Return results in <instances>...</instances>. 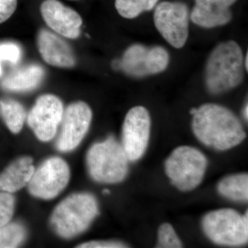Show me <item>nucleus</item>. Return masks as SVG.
Returning a JSON list of instances; mask_svg holds the SVG:
<instances>
[{
    "label": "nucleus",
    "mask_w": 248,
    "mask_h": 248,
    "mask_svg": "<svg viewBox=\"0 0 248 248\" xmlns=\"http://www.w3.org/2000/svg\"><path fill=\"white\" fill-rule=\"evenodd\" d=\"M192 128L196 138L205 146L227 151L238 146L246 138L242 124L232 111L215 104L192 108Z\"/></svg>",
    "instance_id": "f257e3e1"
},
{
    "label": "nucleus",
    "mask_w": 248,
    "mask_h": 248,
    "mask_svg": "<svg viewBox=\"0 0 248 248\" xmlns=\"http://www.w3.org/2000/svg\"><path fill=\"white\" fill-rule=\"evenodd\" d=\"M244 55L234 41L223 42L215 47L208 62L205 82L213 94H221L239 86L244 78Z\"/></svg>",
    "instance_id": "f03ea898"
},
{
    "label": "nucleus",
    "mask_w": 248,
    "mask_h": 248,
    "mask_svg": "<svg viewBox=\"0 0 248 248\" xmlns=\"http://www.w3.org/2000/svg\"><path fill=\"white\" fill-rule=\"evenodd\" d=\"M98 212L97 200L93 195L75 194L62 201L55 209L52 226L62 237L72 238L86 231Z\"/></svg>",
    "instance_id": "7ed1b4c3"
},
{
    "label": "nucleus",
    "mask_w": 248,
    "mask_h": 248,
    "mask_svg": "<svg viewBox=\"0 0 248 248\" xmlns=\"http://www.w3.org/2000/svg\"><path fill=\"white\" fill-rule=\"evenodd\" d=\"M86 160L91 177L98 182L116 184L128 174L130 161L122 144L112 137L93 145Z\"/></svg>",
    "instance_id": "20e7f679"
},
{
    "label": "nucleus",
    "mask_w": 248,
    "mask_h": 248,
    "mask_svg": "<svg viewBox=\"0 0 248 248\" xmlns=\"http://www.w3.org/2000/svg\"><path fill=\"white\" fill-rule=\"evenodd\" d=\"M208 166V159L197 148L179 146L165 163L166 174L179 190L190 191L200 185Z\"/></svg>",
    "instance_id": "39448f33"
},
{
    "label": "nucleus",
    "mask_w": 248,
    "mask_h": 248,
    "mask_svg": "<svg viewBox=\"0 0 248 248\" xmlns=\"http://www.w3.org/2000/svg\"><path fill=\"white\" fill-rule=\"evenodd\" d=\"M202 224L204 233L215 244L238 246L248 243V211L242 216L233 209L214 210L203 217Z\"/></svg>",
    "instance_id": "423d86ee"
},
{
    "label": "nucleus",
    "mask_w": 248,
    "mask_h": 248,
    "mask_svg": "<svg viewBox=\"0 0 248 248\" xmlns=\"http://www.w3.org/2000/svg\"><path fill=\"white\" fill-rule=\"evenodd\" d=\"M188 9L182 2L160 3L154 14V22L159 33L176 48L186 45L188 37Z\"/></svg>",
    "instance_id": "0eeeda50"
},
{
    "label": "nucleus",
    "mask_w": 248,
    "mask_h": 248,
    "mask_svg": "<svg viewBox=\"0 0 248 248\" xmlns=\"http://www.w3.org/2000/svg\"><path fill=\"white\" fill-rule=\"evenodd\" d=\"M69 178L66 161L60 157L50 158L34 172L28 184L29 192L34 197L51 200L66 187Z\"/></svg>",
    "instance_id": "6e6552de"
},
{
    "label": "nucleus",
    "mask_w": 248,
    "mask_h": 248,
    "mask_svg": "<svg viewBox=\"0 0 248 248\" xmlns=\"http://www.w3.org/2000/svg\"><path fill=\"white\" fill-rule=\"evenodd\" d=\"M151 128V116L146 108L135 107L128 111L124 122L122 146L129 161H138L144 155Z\"/></svg>",
    "instance_id": "1a4fd4ad"
},
{
    "label": "nucleus",
    "mask_w": 248,
    "mask_h": 248,
    "mask_svg": "<svg viewBox=\"0 0 248 248\" xmlns=\"http://www.w3.org/2000/svg\"><path fill=\"white\" fill-rule=\"evenodd\" d=\"M169 63V53L163 47L135 45L125 50L120 68L129 76L145 77L164 71Z\"/></svg>",
    "instance_id": "9d476101"
},
{
    "label": "nucleus",
    "mask_w": 248,
    "mask_h": 248,
    "mask_svg": "<svg viewBox=\"0 0 248 248\" xmlns=\"http://www.w3.org/2000/svg\"><path fill=\"white\" fill-rule=\"evenodd\" d=\"M63 115V104L53 94H45L37 99L28 116V124L37 138L48 141L55 137Z\"/></svg>",
    "instance_id": "9b49d317"
},
{
    "label": "nucleus",
    "mask_w": 248,
    "mask_h": 248,
    "mask_svg": "<svg viewBox=\"0 0 248 248\" xmlns=\"http://www.w3.org/2000/svg\"><path fill=\"white\" fill-rule=\"evenodd\" d=\"M91 120L92 111L86 103H74L67 108L56 144L59 151H71L78 146L89 130Z\"/></svg>",
    "instance_id": "f8f14e48"
},
{
    "label": "nucleus",
    "mask_w": 248,
    "mask_h": 248,
    "mask_svg": "<svg viewBox=\"0 0 248 248\" xmlns=\"http://www.w3.org/2000/svg\"><path fill=\"white\" fill-rule=\"evenodd\" d=\"M44 20L50 29L67 38L79 37L82 19L78 13L57 0H46L41 5Z\"/></svg>",
    "instance_id": "ddd939ff"
},
{
    "label": "nucleus",
    "mask_w": 248,
    "mask_h": 248,
    "mask_svg": "<svg viewBox=\"0 0 248 248\" xmlns=\"http://www.w3.org/2000/svg\"><path fill=\"white\" fill-rule=\"evenodd\" d=\"M237 0H195L191 19L197 25L214 28L225 25L232 19L230 8Z\"/></svg>",
    "instance_id": "4468645a"
},
{
    "label": "nucleus",
    "mask_w": 248,
    "mask_h": 248,
    "mask_svg": "<svg viewBox=\"0 0 248 248\" xmlns=\"http://www.w3.org/2000/svg\"><path fill=\"white\" fill-rule=\"evenodd\" d=\"M37 45L42 58L48 64L62 68H70L76 64V58L71 47L55 34L41 31Z\"/></svg>",
    "instance_id": "2eb2a0df"
},
{
    "label": "nucleus",
    "mask_w": 248,
    "mask_h": 248,
    "mask_svg": "<svg viewBox=\"0 0 248 248\" xmlns=\"http://www.w3.org/2000/svg\"><path fill=\"white\" fill-rule=\"evenodd\" d=\"M34 172L31 158L16 160L0 174V190L9 193L17 192L29 184Z\"/></svg>",
    "instance_id": "dca6fc26"
},
{
    "label": "nucleus",
    "mask_w": 248,
    "mask_h": 248,
    "mask_svg": "<svg viewBox=\"0 0 248 248\" xmlns=\"http://www.w3.org/2000/svg\"><path fill=\"white\" fill-rule=\"evenodd\" d=\"M45 72L42 67L31 65L11 73L1 81V87L14 92H24L35 89L40 84Z\"/></svg>",
    "instance_id": "f3484780"
},
{
    "label": "nucleus",
    "mask_w": 248,
    "mask_h": 248,
    "mask_svg": "<svg viewBox=\"0 0 248 248\" xmlns=\"http://www.w3.org/2000/svg\"><path fill=\"white\" fill-rule=\"evenodd\" d=\"M218 193L229 200L247 202L248 200V175L232 174L223 178L217 185Z\"/></svg>",
    "instance_id": "a211bd4d"
},
{
    "label": "nucleus",
    "mask_w": 248,
    "mask_h": 248,
    "mask_svg": "<svg viewBox=\"0 0 248 248\" xmlns=\"http://www.w3.org/2000/svg\"><path fill=\"white\" fill-rule=\"evenodd\" d=\"M0 109L9 130L15 134L19 133L26 119V111L24 107L16 101L4 99L0 101Z\"/></svg>",
    "instance_id": "6ab92c4d"
},
{
    "label": "nucleus",
    "mask_w": 248,
    "mask_h": 248,
    "mask_svg": "<svg viewBox=\"0 0 248 248\" xmlns=\"http://www.w3.org/2000/svg\"><path fill=\"white\" fill-rule=\"evenodd\" d=\"M159 0H115L119 14L127 19L138 17L144 11H151Z\"/></svg>",
    "instance_id": "aec40b11"
},
{
    "label": "nucleus",
    "mask_w": 248,
    "mask_h": 248,
    "mask_svg": "<svg viewBox=\"0 0 248 248\" xmlns=\"http://www.w3.org/2000/svg\"><path fill=\"white\" fill-rule=\"evenodd\" d=\"M27 235L25 228L14 223L0 227V248H17L24 241Z\"/></svg>",
    "instance_id": "412c9836"
},
{
    "label": "nucleus",
    "mask_w": 248,
    "mask_h": 248,
    "mask_svg": "<svg viewBox=\"0 0 248 248\" xmlns=\"http://www.w3.org/2000/svg\"><path fill=\"white\" fill-rule=\"evenodd\" d=\"M157 248H182V244L177 233L170 223H164L158 231Z\"/></svg>",
    "instance_id": "4be33fe9"
},
{
    "label": "nucleus",
    "mask_w": 248,
    "mask_h": 248,
    "mask_svg": "<svg viewBox=\"0 0 248 248\" xmlns=\"http://www.w3.org/2000/svg\"><path fill=\"white\" fill-rule=\"evenodd\" d=\"M15 198L11 193L0 192V227L8 224L14 215Z\"/></svg>",
    "instance_id": "5701e85b"
},
{
    "label": "nucleus",
    "mask_w": 248,
    "mask_h": 248,
    "mask_svg": "<svg viewBox=\"0 0 248 248\" xmlns=\"http://www.w3.org/2000/svg\"><path fill=\"white\" fill-rule=\"evenodd\" d=\"M21 58V49L14 43L0 44V76L2 73L1 62L7 61L16 63Z\"/></svg>",
    "instance_id": "b1692460"
},
{
    "label": "nucleus",
    "mask_w": 248,
    "mask_h": 248,
    "mask_svg": "<svg viewBox=\"0 0 248 248\" xmlns=\"http://www.w3.org/2000/svg\"><path fill=\"white\" fill-rule=\"evenodd\" d=\"M17 4V0H0V24L7 20L14 14Z\"/></svg>",
    "instance_id": "393cba45"
},
{
    "label": "nucleus",
    "mask_w": 248,
    "mask_h": 248,
    "mask_svg": "<svg viewBox=\"0 0 248 248\" xmlns=\"http://www.w3.org/2000/svg\"><path fill=\"white\" fill-rule=\"evenodd\" d=\"M78 248H127L125 244L113 241H91L80 245Z\"/></svg>",
    "instance_id": "a878e982"
},
{
    "label": "nucleus",
    "mask_w": 248,
    "mask_h": 248,
    "mask_svg": "<svg viewBox=\"0 0 248 248\" xmlns=\"http://www.w3.org/2000/svg\"><path fill=\"white\" fill-rule=\"evenodd\" d=\"M248 104H246V107H245L244 110V118L246 119V120H248Z\"/></svg>",
    "instance_id": "bb28decb"
},
{
    "label": "nucleus",
    "mask_w": 248,
    "mask_h": 248,
    "mask_svg": "<svg viewBox=\"0 0 248 248\" xmlns=\"http://www.w3.org/2000/svg\"><path fill=\"white\" fill-rule=\"evenodd\" d=\"M248 55L247 54V55H246V59H245V61H244V66H245V68H246V71H248Z\"/></svg>",
    "instance_id": "cd10ccee"
},
{
    "label": "nucleus",
    "mask_w": 248,
    "mask_h": 248,
    "mask_svg": "<svg viewBox=\"0 0 248 248\" xmlns=\"http://www.w3.org/2000/svg\"><path fill=\"white\" fill-rule=\"evenodd\" d=\"M104 194H109L110 193V192H109V190H104Z\"/></svg>",
    "instance_id": "c85d7f7f"
}]
</instances>
